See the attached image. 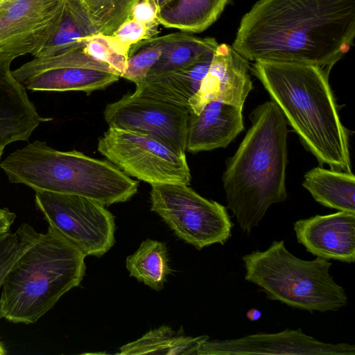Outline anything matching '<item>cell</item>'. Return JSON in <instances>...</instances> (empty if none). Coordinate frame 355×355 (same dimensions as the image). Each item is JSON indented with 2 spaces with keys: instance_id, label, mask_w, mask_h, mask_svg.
Here are the masks:
<instances>
[{
  "instance_id": "3",
  "label": "cell",
  "mask_w": 355,
  "mask_h": 355,
  "mask_svg": "<svg viewBox=\"0 0 355 355\" xmlns=\"http://www.w3.org/2000/svg\"><path fill=\"white\" fill-rule=\"evenodd\" d=\"M252 125L233 156L227 159L222 181L227 208L249 234L269 207L286 200L287 121L272 100L249 115Z\"/></svg>"
},
{
  "instance_id": "19",
  "label": "cell",
  "mask_w": 355,
  "mask_h": 355,
  "mask_svg": "<svg viewBox=\"0 0 355 355\" xmlns=\"http://www.w3.org/2000/svg\"><path fill=\"white\" fill-rule=\"evenodd\" d=\"M302 186L324 207L355 212V177L352 172L315 167L304 174Z\"/></svg>"
},
{
  "instance_id": "29",
  "label": "cell",
  "mask_w": 355,
  "mask_h": 355,
  "mask_svg": "<svg viewBox=\"0 0 355 355\" xmlns=\"http://www.w3.org/2000/svg\"><path fill=\"white\" fill-rule=\"evenodd\" d=\"M157 33L146 24L129 18L112 35L122 44L130 46L143 40L157 36Z\"/></svg>"
},
{
  "instance_id": "2",
  "label": "cell",
  "mask_w": 355,
  "mask_h": 355,
  "mask_svg": "<svg viewBox=\"0 0 355 355\" xmlns=\"http://www.w3.org/2000/svg\"><path fill=\"white\" fill-rule=\"evenodd\" d=\"M250 71L320 164L352 172L348 131L341 123L328 71L306 63L259 60Z\"/></svg>"
},
{
  "instance_id": "4",
  "label": "cell",
  "mask_w": 355,
  "mask_h": 355,
  "mask_svg": "<svg viewBox=\"0 0 355 355\" xmlns=\"http://www.w3.org/2000/svg\"><path fill=\"white\" fill-rule=\"evenodd\" d=\"M86 256L52 226L33 232L31 246L15 262L3 285V318L13 323L36 322L71 289L80 285Z\"/></svg>"
},
{
  "instance_id": "30",
  "label": "cell",
  "mask_w": 355,
  "mask_h": 355,
  "mask_svg": "<svg viewBox=\"0 0 355 355\" xmlns=\"http://www.w3.org/2000/svg\"><path fill=\"white\" fill-rule=\"evenodd\" d=\"M157 11L150 0H139L132 8L130 18L146 24L158 32Z\"/></svg>"
},
{
  "instance_id": "21",
  "label": "cell",
  "mask_w": 355,
  "mask_h": 355,
  "mask_svg": "<svg viewBox=\"0 0 355 355\" xmlns=\"http://www.w3.org/2000/svg\"><path fill=\"white\" fill-rule=\"evenodd\" d=\"M98 33L79 1L66 0L62 17L54 33L34 56H51L83 49L85 39Z\"/></svg>"
},
{
  "instance_id": "18",
  "label": "cell",
  "mask_w": 355,
  "mask_h": 355,
  "mask_svg": "<svg viewBox=\"0 0 355 355\" xmlns=\"http://www.w3.org/2000/svg\"><path fill=\"white\" fill-rule=\"evenodd\" d=\"M214 54V52L209 53L195 62L174 71L146 76L135 83L134 93L189 110V101L199 89Z\"/></svg>"
},
{
  "instance_id": "1",
  "label": "cell",
  "mask_w": 355,
  "mask_h": 355,
  "mask_svg": "<svg viewBox=\"0 0 355 355\" xmlns=\"http://www.w3.org/2000/svg\"><path fill=\"white\" fill-rule=\"evenodd\" d=\"M355 0H259L232 48L250 61L301 62L330 72L354 45Z\"/></svg>"
},
{
  "instance_id": "10",
  "label": "cell",
  "mask_w": 355,
  "mask_h": 355,
  "mask_svg": "<svg viewBox=\"0 0 355 355\" xmlns=\"http://www.w3.org/2000/svg\"><path fill=\"white\" fill-rule=\"evenodd\" d=\"M14 77L31 91H83L104 89L120 76L105 63L76 49L51 56L33 59L12 71Z\"/></svg>"
},
{
  "instance_id": "26",
  "label": "cell",
  "mask_w": 355,
  "mask_h": 355,
  "mask_svg": "<svg viewBox=\"0 0 355 355\" xmlns=\"http://www.w3.org/2000/svg\"><path fill=\"white\" fill-rule=\"evenodd\" d=\"M130 47L112 35L96 33L85 39L83 50L92 58L109 65L121 77L127 69Z\"/></svg>"
},
{
  "instance_id": "17",
  "label": "cell",
  "mask_w": 355,
  "mask_h": 355,
  "mask_svg": "<svg viewBox=\"0 0 355 355\" xmlns=\"http://www.w3.org/2000/svg\"><path fill=\"white\" fill-rule=\"evenodd\" d=\"M243 108L218 101L198 114L189 113L186 151L196 153L225 148L244 129Z\"/></svg>"
},
{
  "instance_id": "13",
  "label": "cell",
  "mask_w": 355,
  "mask_h": 355,
  "mask_svg": "<svg viewBox=\"0 0 355 355\" xmlns=\"http://www.w3.org/2000/svg\"><path fill=\"white\" fill-rule=\"evenodd\" d=\"M354 355L355 346L326 343L304 334L302 329L277 333H257L245 336L205 341L198 355Z\"/></svg>"
},
{
  "instance_id": "35",
  "label": "cell",
  "mask_w": 355,
  "mask_h": 355,
  "mask_svg": "<svg viewBox=\"0 0 355 355\" xmlns=\"http://www.w3.org/2000/svg\"><path fill=\"white\" fill-rule=\"evenodd\" d=\"M3 148L0 147V162H1V157L3 153Z\"/></svg>"
},
{
  "instance_id": "12",
  "label": "cell",
  "mask_w": 355,
  "mask_h": 355,
  "mask_svg": "<svg viewBox=\"0 0 355 355\" xmlns=\"http://www.w3.org/2000/svg\"><path fill=\"white\" fill-rule=\"evenodd\" d=\"M66 0H0V51L33 57L51 37Z\"/></svg>"
},
{
  "instance_id": "33",
  "label": "cell",
  "mask_w": 355,
  "mask_h": 355,
  "mask_svg": "<svg viewBox=\"0 0 355 355\" xmlns=\"http://www.w3.org/2000/svg\"><path fill=\"white\" fill-rule=\"evenodd\" d=\"M171 0H150L154 5L157 11L158 12L162 7L167 4Z\"/></svg>"
},
{
  "instance_id": "6",
  "label": "cell",
  "mask_w": 355,
  "mask_h": 355,
  "mask_svg": "<svg viewBox=\"0 0 355 355\" xmlns=\"http://www.w3.org/2000/svg\"><path fill=\"white\" fill-rule=\"evenodd\" d=\"M245 279L261 288L268 299L293 308L336 311L346 306L345 289L329 274L332 263L320 257L306 261L296 257L284 241H274L264 250L243 256Z\"/></svg>"
},
{
  "instance_id": "23",
  "label": "cell",
  "mask_w": 355,
  "mask_h": 355,
  "mask_svg": "<svg viewBox=\"0 0 355 355\" xmlns=\"http://www.w3.org/2000/svg\"><path fill=\"white\" fill-rule=\"evenodd\" d=\"M207 336L191 337L176 333L168 326H161L146 333L140 338L120 347V355L191 354L198 355Z\"/></svg>"
},
{
  "instance_id": "22",
  "label": "cell",
  "mask_w": 355,
  "mask_h": 355,
  "mask_svg": "<svg viewBox=\"0 0 355 355\" xmlns=\"http://www.w3.org/2000/svg\"><path fill=\"white\" fill-rule=\"evenodd\" d=\"M218 44L213 37H199L187 32L163 35L162 51L147 76L174 71L214 53Z\"/></svg>"
},
{
  "instance_id": "11",
  "label": "cell",
  "mask_w": 355,
  "mask_h": 355,
  "mask_svg": "<svg viewBox=\"0 0 355 355\" xmlns=\"http://www.w3.org/2000/svg\"><path fill=\"white\" fill-rule=\"evenodd\" d=\"M189 110L159 99L126 94L103 112L109 127L147 135L185 153Z\"/></svg>"
},
{
  "instance_id": "15",
  "label": "cell",
  "mask_w": 355,
  "mask_h": 355,
  "mask_svg": "<svg viewBox=\"0 0 355 355\" xmlns=\"http://www.w3.org/2000/svg\"><path fill=\"white\" fill-rule=\"evenodd\" d=\"M297 242L317 257L353 263L355 260V212L338 211L295 222Z\"/></svg>"
},
{
  "instance_id": "27",
  "label": "cell",
  "mask_w": 355,
  "mask_h": 355,
  "mask_svg": "<svg viewBox=\"0 0 355 355\" xmlns=\"http://www.w3.org/2000/svg\"><path fill=\"white\" fill-rule=\"evenodd\" d=\"M163 35L143 40L130 46L128 66L121 77L137 83L144 79L159 58Z\"/></svg>"
},
{
  "instance_id": "20",
  "label": "cell",
  "mask_w": 355,
  "mask_h": 355,
  "mask_svg": "<svg viewBox=\"0 0 355 355\" xmlns=\"http://www.w3.org/2000/svg\"><path fill=\"white\" fill-rule=\"evenodd\" d=\"M229 0H171L157 12L159 25L200 33L216 21Z\"/></svg>"
},
{
  "instance_id": "25",
  "label": "cell",
  "mask_w": 355,
  "mask_h": 355,
  "mask_svg": "<svg viewBox=\"0 0 355 355\" xmlns=\"http://www.w3.org/2000/svg\"><path fill=\"white\" fill-rule=\"evenodd\" d=\"M139 0H79L97 32L112 35L130 18L134 5Z\"/></svg>"
},
{
  "instance_id": "16",
  "label": "cell",
  "mask_w": 355,
  "mask_h": 355,
  "mask_svg": "<svg viewBox=\"0 0 355 355\" xmlns=\"http://www.w3.org/2000/svg\"><path fill=\"white\" fill-rule=\"evenodd\" d=\"M16 57L0 51V147L28 141L42 122L49 121L37 112L26 89L14 77L10 69Z\"/></svg>"
},
{
  "instance_id": "7",
  "label": "cell",
  "mask_w": 355,
  "mask_h": 355,
  "mask_svg": "<svg viewBox=\"0 0 355 355\" xmlns=\"http://www.w3.org/2000/svg\"><path fill=\"white\" fill-rule=\"evenodd\" d=\"M150 202L151 210L175 234L198 250L223 245L232 236L234 224L227 208L203 198L188 185L151 184Z\"/></svg>"
},
{
  "instance_id": "14",
  "label": "cell",
  "mask_w": 355,
  "mask_h": 355,
  "mask_svg": "<svg viewBox=\"0 0 355 355\" xmlns=\"http://www.w3.org/2000/svg\"><path fill=\"white\" fill-rule=\"evenodd\" d=\"M248 61L232 46L218 44L199 89L189 101L190 113L198 114L212 101L243 108L252 89Z\"/></svg>"
},
{
  "instance_id": "9",
  "label": "cell",
  "mask_w": 355,
  "mask_h": 355,
  "mask_svg": "<svg viewBox=\"0 0 355 355\" xmlns=\"http://www.w3.org/2000/svg\"><path fill=\"white\" fill-rule=\"evenodd\" d=\"M35 201L48 224L86 257H100L115 243L114 216L103 204L78 195L36 191Z\"/></svg>"
},
{
  "instance_id": "28",
  "label": "cell",
  "mask_w": 355,
  "mask_h": 355,
  "mask_svg": "<svg viewBox=\"0 0 355 355\" xmlns=\"http://www.w3.org/2000/svg\"><path fill=\"white\" fill-rule=\"evenodd\" d=\"M34 230L33 227L23 223L15 233L0 236V288L12 265L31 246ZM2 318L0 304V319Z\"/></svg>"
},
{
  "instance_id": "36",
  "label": "cell",
  "mask_w": 355,
  "mask_h": 355,
  "mask_svg": "<svg viewBox=\"0 0 355 355\" xmlns=\"http://www.w3.org/2000/svg\"><path fill=\"white\" fill-rule=\"evenodd\" d=\"M73 1H79V0H73Z\"/></svg>"
},
{
  "instance_id": "8",
  "label": "cell",
  "mask_w": 355,
  "mask_h": 355,
  "mask_svg": "<svg viewBox=\"0 0 355 355\" xmlns=\"http://www.w3.org/2000/svg\"><path fill=\"white\" fill-rule=\"evenodd\" d=\"M99 153L125 174L153 184L190 185L185 153L147 135L109 127L99 138Z\"/></svg>"
},
{
  "instance_id": "24",
  "label": "cell",
  "mask_w": 355,
  "mask_h": 355,
  "mask_svg": "<svg viewBox=\"0 0 355 355\" xmlns=\"http://www.w3.org/2000/svg\"><path fill=\"white\" fill-rule=\"evenodd\" d=\"M130 275L150 288L160 291L171 273L164 243L148 239L125 261Z\"/></svg>"
},
{
  "instance_id": "5",
  "label": "cell",
  "mask_w": 355,
  "mask_h": 355,
  "mask_svg": "<svg viewBox=\"0 0 355 355\" xmlns=\"http://www.w3.org/2000/svg\"><path fill=\"white\" fill-rule=\"evenodd\" d=\"M9 182L33 190L78 195L105 206L130 200L139 182L116 166L73 150L60 151L36 140L0 162Z\"/></svg>"
},
{
  "instance_id": "31",
  "label": "cell",
  "mask_w": 355,
  "mask_h": 355,
  "mask_svg": "<svg viewBox=\"0 0 355 355\" xmlns=\"http://www.w3.org/2000/svg\"><path fill=\"white\" fill-rule=\"evenodd\" d=\"M16 218V214L8 208H0V236L7 234Z\"/></svg>"
},
{
  "instance_id": "32",
  "label": "cell",
  "mask_w": 355,
  "mask_h": 355,
  "mask_svg": "<svg viewBox=\"0 0 355 355\" xmlns=\"http://www.w3.org/2000/svg\"><path fill=\"white\" fill-rule=\"evenodd\" d=\"M262 313L257 309H250L246 313L247 318L252 322L258 320L261 317Z\"/></svg>"
},
{
  "instance_id": "34",
  "label": "cell",
  "mask_w": 355,
  "mask_h": 355,
  "mask_svg": "<svg viewBox=\"0 0 355 355\" xmlns=\"http://www.w3.org/2000/svg\"><path fill=\"white\" fill-rule=\"evenodd\" d=\"M6 354V349L4 347L3 343L0 340V355H5Z\"/></svg>"
}]
</instances>
